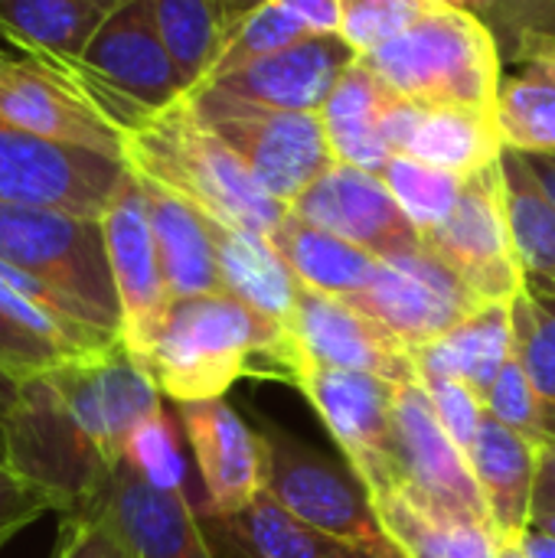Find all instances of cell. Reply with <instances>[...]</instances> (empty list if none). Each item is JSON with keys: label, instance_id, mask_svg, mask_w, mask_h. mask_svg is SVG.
<instances>
[{"label": "cell", "instance_id": "obj_1", "mask_svg": "<svg viewBox=\"0 0 555 558\" xmlns=\"http://www.w3.org/2000/svg\"><path fill=\"white\" fill-rule=\"evenodd\" d=\"M298 350L285 324H275L232 294L177 298L160 324L144 369L164 399H222L239 379H281L294 386Z\"/></svg>", "mask_w": 555, "mask_h": 558}, {"label": "cell", "instance_id": "obj_2", "mask_svg": "<svg viewBox=\"0 0 555 558\" xmlns=\"http://www.w3.org/2000/svg\"><path fill=\"white\" fill-rule=\"evenodd\" d=\"M124 160L137 177L173 190L226 226L272 239L288 216V206L255 183L226 141L193 114L186 98L128 128Z\"/></svg>", "mask_w": 555, "mask_h": 558}, {"label": "cell", "instance_id": "obj_3", "mask_svg": "<svg viewBox=\"0 0 555 558\" xmlns=\"http://www.w3.org/2000/svg\"><path fill=\"white\" fill-rule=\"evenodd\" d=\"M396 95L422 108H497L504 52L481 13L438 3L402 36L360 56Z\"/></svg>", "mask_w": 555, "mask_h": 558}, {"label": "cell", "instance_id": "obj_4", "mask_svg": "<svg viewBox=\"0 0 555 558\" xmlns=\"http://www.w3.org/2000/svg\"><path fill=\"white\" fill-rule=\"evenodd\" d=\"M0 262L49 284L82 320L121 340V304L101 219L0 203Z\"/></svg>", "mask_w": 555, "mask_h": 558}, {"label": "cell", "instance_id": "obj_5", "mask_svg": "<svg viewBox=\"0 0 555 558\" xmlns=\"http://www.w3.org/2000/svg\"><path fill=\"white\" fill-rule=\"evenodd\" d=\"M265 461V494L301 523L347 543L350 549L383 558H402L383 533L363 481L307 441L288 435L275 422H258Z\"/></svg>", "mask_w": 555, "mask_h": 558}, {"label": "cell", "instance_id": "obj_6", "mask_svg": "<svg viewBox=\"0 0 555 558\" xmlns=\"http://www.w3.org/2000/svg\"><path fill=\"white\" fill-rule=\"evenodd\" d=\"M186 105L226 141V147L255 177V183L288 209L337 163L317 111L258 108L219 98L203 88H193Z\"/></svg>", "mask_w": 555, "mask_h": 558}, {"label": "cell", "instance_id": "obj_7", "mask_svg": "<svg viewBox=\"0 0 555 558\" xmlns=\"http://www.w3.org/2000/svg\"><path fill=\"white\" fill-rule=\"evenodd\" d=\"M69 69L124 128V134L147 114L186 98V85L157 33L147 0H131L108 13L82 59L69 62Z\"/></svg>", "mask_w": 555, "mask_h": 558}, {"label": "cell", "instance_id": "obj_8", "mask_svg": "<svg viewBox=\"0 0 555 558\" xmlns=\"http://www.w3.org/2000/svg\"><path fill=\"white\" fill-rule=\"evenodd\" d=\"M7 468L39 484L62 517L79 513L111 471L72 418L49 373L20 383L16 405L7 422Z\"/></svg>", "mask_w": 555, "mask_h": 558}, {"label": "cell", "instance_id": "obj_9", "mask_svg": "<svg viewBox=\"0 0 555 558\" xmlns=\"http://www.w3.org/2000/svg\"><path fill=\"white\" fill-rule=\"evenodd\" d=\"M128 177L121 157L46 141L0 118V203L101 219Z\"/></svg>", "mask_w": 555, "mask_h": 558}, {"label": "cell", "instance_id": "obj_10", "mask_svg": "<svg viewBox=\"0 0 555 558\" xmlns=\"http://www.w3.org/2000/svg\"><path fill=\"white\" fill-rule=\"evenodd\" d=\"M422 239L481 304H514L523 291L500 160L471 173L448 222Z\"/></svg>", "mask_w": 555, "mask_h": 558}, {"label": "cell", "instance_id": "obj_11", "mask_svg": "<svg viewBox=\"0 0 555 558\" xmlns=\"http://www.w3.org/2000/svg\"><path fill=\"white\" fill-rule=\"evenodd\" d=\"M294 389L311 402L330 438L337 441L347 468L363 481L370 497L399 484L393 461V399L396 383L304 363L294 376Z\"/></svg>", "mask_w": 555, "mask_h": 558}, {"label": "cell", "instance_id": "obj_12", "mask_svg": "<svg viewBox=\"0 0 555 558\" xmlns=\"http://www.w3.org/2000/svg\"><path fill=\"white\" fill-rule=\"evenodd\" d=\"M0 118L46 141L124 160V128L62 62L43 56L7 59L0 65Z\"/></svg>", "mask_w": 555, "mask_h": 558}, {"label": "cell", "instance_id": "obj_13", "mask_svg": "<svg viewBox=\"0 0 555 558\" xmlns=\"http://www.w3.org/2000/svg\"><path fill=\"white\" fill-rule=\"evenodd\" d=\"M393 461H396V474L402 487L435 504L438 510H448L455 517H464L494 530L471 458L442 428L422 376L396 386Z\"/></svg>", "mask_w": 555, "mask_h": 558}, {"label": "cell", "instance_id": "obj_14", "mask_svg": "<svg viewBox=\"0 0 555 558\" xmlns=\"http://www.w3.org/2000/svg\"><path fill=\"white\" fill-rule=\"evenodd\" d=\"M350 304L379 320L409 350L438 340L481 307L471 288L429 245L379 262L373 281Z\"/></svg>", "mask_w": 555, "mask_h": 558}, {"label": "cell", "instance_id": "obj_15", "mask_svg": "<svg viewBox=\"0 0 555 558\" xmlns=\"http://www.w3.org/2000/svg\"><path fill=\"white\" fill-rule=\"evenodd\" d=\"M49 379L108 468L124 458L131 432L164 409V392L121 343L92 356H72L49 369Z\"/></svg>", "mask_w": 555, "mask_h": 558}, {"label": "cell", "instance_id": "obj_16", "mask_svg": "<svg viewBox=\"0 0 555 558\" xmlns=\"http://www.w3.org/2000/svg\"><path fill=\"white\" fill-rule=\"evenodd\" d=\"M101 229H105L111 278L121 304V347L134 363L144 366L173 298L160 268L147 199L134 170L121 186V193L111 199L108 213L101 216Z\"/></svg>", "mask_w": 555, "mask_h": 558}, {"label": "cell", "instance_id": "obj_17", "mask_svg": "<svg viewBox=\"0 0 555 558\" xmlns=\"http://www.w3.org/2000/svg\"><path fill=\"white\" fill-rule=\"evenodd\" d=\"M288 333L294 340L301 366L314 363L330 369L370 373L396 386L419 379L415 353L399 337H393L379 320H373L343 298L321 294L301 284L294 314L288 320Z\"/></svg>", "mask_w": 555, "mask_h": 558}, {"label": "cell", "instance_id": "obj_18", "mask_svg": "<svg viewBox=\"0 0 555 558\" xmlns=\"http://www.w3.org/2000/svg\"><path fill=\"white\" fill-rule=\"evenodd\" d=\"M79 513L98 517L134 558H216L190 497L154 487L124 458Z\"/></svg>", "mask_w": 555, "mask_h": 558}, {"label": "cell", "instance_id": "obj_19", "mask_svg": "<svg viewBox=\"0 0 555 558\" xmlns=\"http://www.w3.org/2000/svg\"><path fill=\"white\" fill-rule=\"evenodd\" d=\"M291 213L353 242L379 262L409 255L425 245L422 232L402 213L383 177L340 160L294 199Z\"/></svg>", "mask_w": 555, "mask_h": 558}, {"label": "cell", "instance_id": "obj_20", "mask_svg": "<svg viewBox=\"0 0 555 558\" xmlns=\"http://www.w3.org/2000/svg\"><path fill=\"white\" fill-rule=\"evenodd\" d=\"M357 59L360 52L340 33H314L229 75L206 78L196 88L258 108L321 111L340 75Z\"/></svg>", "mask_w": 555, "mask_h": 558}, {"label": "cell", "instance_id": "obj_21", "mask_svg": "<svg viewBox=\"0 0 555 558\" xmlns=\"http://www.w3.org/2000/svg\"><path fill=\"white\" fill-rule=\"evenodd\" d=\"M180 428L193 448L203 504L200 513H239L265 494V461L258 432L226 402H183L177 405Z\"/></svg>", "mask_w": 555, "mask_h": 558}, {"label": "cell", "instance_id": "obj_22", "mask_svg": "<svg viewBox=\"0 0 555 558\" xmlns=\"http://www.w3.org/2000/svg\"><path fill=\"white\" fill-rule=\"evenodd\" d=\"M383 137L393 154L412 157L461 177L500 160L507 150L497 111L484 108H422L402 95L383 118Z\"/></svg>", "mask_w": 555, "mask_h": 558}, {"label": "cell", "instance_id": "obj_23", "mask_svg": "<svg viewBox=\"0 0 555 558\" xmlns=\"http://www.w3.org/2000/svg\"><path fill=\"white\" fill-rule=\"evenodd\" d=\"M543 445L507 428L494 415L484 418L471 448V468L487 500L497 546H520L533 530V497Z\"/></svg>", "mask_w": 555, "mask_h": 558}, {"label": "cell", "instance_id": "obj_24", "mask_svg": "<svg viewBox=\"0 0 555 558\" xmlns=\"http://www.w3.org/2000/svg\"><path fill=\"white\" fill-rule=\"evenodd\" d=\"M504 72L497 95V124L504 144L520 154H555V36L523 33L504 46Z\"/></svg>", "mask_w": 555, "mask_h": 558}, {"label": "cell", "instance_id": "obj_25", "mask_svg": "<svg viewBox=\"0 0 555 558\" xmlns=\"http://www.w3.org/2000/svg\"><path fill=\"white\" fill-rule=\"evenodd\" d=\"M203 536L216 558H350V546L301 523L268 494L239 513H200Z\"/></svg>", "mask_w": 555, "mask_h": 558}, {"label": "cell", "instance_id": "obj_26", "mask_svg": "<svg viewBox=\"0 0 555 558\" xmlns=\"http://www.w3.org/2000/svg\"><path fill=\"white\" fill-rule=\"evenodd\" d=\"M137 180L147 199V216H150L170 298L177 301V298H200V294H226L206 216L173 190L147 177Z\"/></svg>", "mask_w": 555, "mask_h": 558}, {"label": "cell", "instance_id": "obj_27", "mask_svg": "<svg viewBox=\"0 0 555 558\" xmlns=\"http://www.w3.org/2000/svg\"><path fill=\"white\" fill-rule=\"evenodd\" d=\"M370 500L383 533L402 558H497L494 530L438 510L402 484Z\"/></svg>", "mask_w": 555, "mask_h": 558}, {"label": "cell", "instance_id": "obj_28", "mask_svg": "<svg viewBox=\"0 0 555 558\" xmlns=\"http://www.w3.org/2000/svg\"><path fill=\"white\" fill-rule=\"evenodd\" d=\"M396 92L363 62L357 59L334 92L327 95L324 108L317 111L330 141V150L340 163L379 173L393 157L383 137V118L396 105Z\"/></svg>", "mask_w": 555, "mask_h": 558}, {"label": "cell", "instance_id": "obj_29", "mask_svg": "<svg viewBox=\"0 0 555 558\" xmlns=\"http://www.w3.org/2000/svg\"><path fill=\"white\" fill-rule=\"evenodd\" d=\"M206 226L213 235L226 294L239 298L262 317L288 327L298 294H301V281L294 278L288 262L278 255L272 239L249 232V229L226 226L213 216H206Z\"/></svg>", "mask_w": 555, "mask_h": 558}, {"label": "cell", "instance_id": "obj_30", "mask_svg": "<svg viewBox=\"0 0 555 558\" xmlns=\"http://www.w3.org/2000/svg\"><path fill=\"white\" fill-rule=\"evenodd\" d=\"M412 353L419 376L458 379L484 399L514 356V304H481L458 327Z\"/></svg>", "mask_w": 555, "mask_h": 558}, {"label": "cell", "instance_id": "obj_31", "mask_svg": "<svg viewBox=\"0 0 555 558\" xmlns=\"http://www.w3.org/2000/svg\"><path fill=\"white\" fill-rule=\"evenodd\" d=\"M507 219L523 271V288L533 294L555 298V199L520 150L500 154Z\"/></svg>", "mask_w": 555, "mask_h": 558}, {"label": "cell", "instance_id": "obj_32", "mask_svg": "<svg viewBox=\"0 0 555 558\" xmlns=\"http://www.w3.org/2000/svg\"><path fill=\"white\" fill-rule=\"evenodd\" d=\"M272 245L278 248V255L288 262V268L294 271V278L304 288L334 294L343 301L360 294L379 271L376 255L357 248L353 242H347L327 229L304 222L291 209L281 219V226L272 232Z\"/></svg>", "mask_w": 555, "mask_h": 558}, {"label": "cell", "instance_id": "obj_33", "mask_svg": "<svg viewBox=\"0 0 555 558\" xmlns=\"http://www.w3.org/2000/svg\"><path fill=\"white\" fill-rule=\"evenodd\" d=\"M105 16L92 0H0V33L26 56L62 65L82 59Z\"/></svg>", "mask_w": 555, "mask_h": 558}, {"label": "cell", "instance_id": "obj_34", "mask_svg": "<svg viewBox=\"0 0 555 558\" xmlns=\"http://www.w3.org/2000/svg\"><path fill=\"white\" fill-rule=\"evenodd\" d=\"M157 33L186 85V95L206 82L226 49V33L209 0H147Z\"/></svg>", "mask_w": 555, "mask_h": 558}, {"label": "cell", "instance_id": "obj_35", "mask_svg": "<svg viewBox=\"0 0 555 558\" xmlns=\"http://www.w3.org/2000/svg\"><path fill=\"white\" fill-rule=\"evenodd\" d=\"M379 177L422 235L448 222L468 180L461 173H451V170H442L412 157H399V154L386 160Z\"/></svg>", "mask_w": 555, "mask_h": 558}, {"label": "cell", "instance_id": "obj_36", "mask_svg": "<svg viewBox=\"0 0 555 558\" xmlns=\"http://www.w3.org/2000/svg\"><path fill=\"white\" fill-rule=\"evenodd\" d=\"M514 350L540 396L550 445H555V298L520 291L514 301Z\"/></svg>", "mask_w": 555, "mask_h": 558}, {"label": "cell", "instance_id": "obj_37", "mask_svg": "<svg viewBox=\"0 0 555 558\" xmlns=\"http://www.w3.org/2000/svg\"><path fill=\"white\" fill-rule=\"evenodd\" d=\"M304 36H314V33H311L291 10H285L278 0H272V3H265L262 10H255V13L229 36V43H226L219 62L213 65V72H209L206 78L229 75V72H236V69H242V65H249V62H255V59H262V56H272V52H278V49H285V46H291V43H298V39H304Z\"/></svg>", "mask_w": 555, "mask_h": 558}, {"label": "cell", "instance_id": "obj_38", "mask_svg": "<svg viewBox=\"0 0 555 558\" xmlns=\"http://www.w3.org/2000/svg\"><path fill=\"white\" fill-rule=\"evenodd\" d=\"M442 0H340V36L360 52H373L402 36Z\"/></svg>", "mask_w": 555, "mask_h": 558}, {"label": "cell", "instance_id": "obj_39", "mask_svg": "<svg viewBox=\"0 0 555 558\" xmlns=\"http://www.w3.org/2000/svg\"><path fill=\"white\" fill-rule=\"evenodd\" d=\"M124 461L154 487L186 494V464L180 454L177 425L164 409L131 432L124 445Z\"/></svg>", "mask_w": 555, "mask_h": 558}, {"label": "cell", "instance_id": "obj_40", "mask_svg": "<svg viewBox=\"0 0 555 558\" xmlns=\"http://www.w3.org/2000/svg\"><path fill=\"white\" fill-rule=\"evenodd\" d=\"M484 409L487 415H494L497 422H504L507 428L527 435L536 445H550L546 435V422H543V409H540V396L514 350V356L504 363V369L497 373V379L491 383V389L484 392Z\"/></svg>", "mask_w": 555, "mask_h": 558}, {"label": "cell", "instance_id": "obj_41", "mask_svg": "<svg viewBox=\"0 0 555 558\" xmlns=\"http://www.w3.org/2000/svg\"><path fill=\"white\" fill-rule=\"evenodd\" d=\"M429 396H432V405H435V415L442 422V428L451 435V441L471 454L478 435H481V425L487 418V409H484V399L458 383V379H438V376H422Z\"/></svg>", "mask_w": 555, "mask_h": 558}, {"label": "cell", "instance_id": "obj_42", "mask_svg": "<svg viewBox=\"0 0 555 558\" xmlns=\"http://www.w3.org/2000/svg\"><path fill=\"white\" fill-rule=\"evenodd\" d=\"M65 360H72L65 350L26 330L23 324H16L13 317L0 311V369H7L16 379H29V376L56 369Z\"/></svg>", "mask_w": 555, "mask_h": 558}, {"label": "cell", "instance_id": "obj_43", "mask_svg": "<svg viewBox=\"0 0 555 558\" xmlns=\"http://www.w3.org/2000/svg\"><path fill=\"white\" fill-rule=\"evenodd\" d=\"M49 510H56V504L39 484L0 464V549Z\"/></svg>", "mask_w": 555, "mask_h": 558}, {"label": "cell", "instance_id": "obj_44", "mask_svg": "<svg viewBox=\"0 0 555 558\" xmlns=\"http://www.w3.org/2000/svg\"><path fill=\"white\" fill-rule=\"evenodd\" d=\"M478 13L497 33L500 52L523 33L555 29V0H484Z\"/></svg>", "mask_w": 555, "mask_h": 558}, {"label": "cell", "instance_id": "obj_45", "mask_svg": "<svg viewBox=\"0 0 555 558\" xmlns=\"http://www.w3.org/2000/svg\"><path fill=\"white\" fill-rule=\"evenodd\" d=\"M52 558H134L98 517H62Z\"/></svg>", "mask_w": 555, "mask_h": 558}, {"label": "cell", "instance_id": "obj_46", "mask_svg": "<svg viewBox=\"0 0 555 558\" xmlns=\"http://www.w3.org/2000/svg\"><path fill=\"white\" fill-rule=\"evenodd\" d=\"M311 33H340V0H278Z\"/></svg>", "mask_w": 555, "mask_h": 558}, {"label": "cell", "instance_id": "obj_47", "mask_svg": "<svg viewBox=\"0 0 555 558\" xmlns=\"http://www.w3.org/2000/svg\"><path fill=\"white\" fill-rule=\"evenodd\" d=\"M555 513V445H546L540 454L536 474V497H533V520Z\"/></svg>", "mask_w": 555, "mask_h": 558}, {"label": "cell", "instance_id": "obj_48", "mask_svg": "<svg viewBox=\"0 0 555 558\" xmlns=\"http://www.w3.org/2000/svg\"><path fill=\"white\" fill-rule=\"evenodd\" d=\"M213 3V10H216V16H219V26H222V33H226V43H229V36L255 13V10H262L265 3H272V0H209Z\"/></svg>", "mask_w": 555, "mask_h": 558}, {"label": "cell", "instance_id": "obj_49", "mask_svg": "<svg viewBox=\"0 0 555 558\" xmlns=\"http://www.w3.org/2000/svg\"><path fill=\"white\" fill-rule=\"evenodd\" d=\"M20 383L23 379L0 369V464H7V422H10V412H13L16 396H20Z\"/></svg>", "mask_w": 555, "mask_h": 558}, {"label": "cell", "instance_id": "obj_50", "mask_svg": "<svg viewBox=\"0 0 555 558\" xmlns=\"http://www.w3.org/2000/svg\"><path fill=\"white\" fill-rule=\"evenodd\" d=\"M523 553L530 558H555V536H550V533H543V530H530L527 536H523Z\"/></svg>", "mask_w": 555, "mask_h": 558}, {"label": "cell", "instance_id": "obj_51", "mask_svg": "<svg viewBox=\"0 0 555 558\" xmlns=\"http://www.w3.org/2000/svg\"><path fill=\"white\" fill-rule=\"evenodd\" d=\"M530 157V163H533V170L540 173V180L546 183V190L553 193L555 199V160L550 154H527Z\"/></svg>", "mask_w": 555, "mask_h": 558}, {"label": "cell", "instance_id": "obj_52", "mask_svg": "<svg viewBox=\"0 0 555 558\" xmlns=\"http://www.w3.org/2000/svg\"><path fill=\"white\" fill-rule=\"evenodd\" d=\"M101 13H114V10H121V7H128L131 0H92Z\"/></svg>", "mask_w": 555, "mask_h": 558}, {"label": "cell", "instance_id": "obj_53", "mask_svg": "<svg viewBox=\"0 0 555 558\" xmlns=\"http://www.w3.org/2000/svg\"><path fill=\"white\" fill-rule=\"evenodd\" d=\"M533 526L543 530V533H550V536H555V513H550V517H536Z\"/></svg>", "mask_w": 555, "mask_h": 558}, {"label": "cell", "instance_id": "obj_54", "mask_svg": "<svg viewBox=\"0 0 555 558\" xmlns=\"http://www.w3.org/2000/svg\"><path fill=\"white\" fill-rule=\"evenodd\" d=\"M497 558H530L523 546H497Z\"/></svg>", "mask_w": 555, "mask_h": 558}, {"label": "cell", "instance_id": "obj_55", "mask_svg": "<svg viewBox=\"0 0 555 558\" xmlns=\"http://www.w3.org/2000/svg\"><path fill=\"white\" fill-rule=\"evenodd\" d=\"M350 558H383V556H373V553H360V549H353Z\"/></svg>", "mask_w": 555, "mask_h": 558}, {"label": "cell", "instance_id": "obj_56", "mask_svg": "<svg viewBox=\"0 0 555 558\" xmlns=\"http://www.w3.org/2000/svg\"><path fill=\"white\" fill-rule=\"evenodd\" d=\"M442 3H455V7H461V3H458V0H442Z\"/></svg>", "mask_w": 555, "mask_h": 558}, {"label": "cell", "instance_id": "obj_57", "mask_svg": "<svg viewBox=\"0 0 555 558\" xmlns=\"http://www.w3.org/2000/svg\"><path fill=\"white\" fill-rule=\"evenodd\" d=\"M3 62H7V56H3V49H0V65H3Z\"/></svg>", "mask_w": 555, "mask_h": 558}, {"label": "cell", "instance_id": "obj_58", "mask_svg": "<svg viewBox=\"0 0 555 558\" xmlns=\"http://www.w3.org/2000/svg\"><path fill=\"white\" fill-rule=\"evenodd\" d=\"M550 157H553V160H555V154H550Z\"/></svg>", "mask_w": 555, "mask_h": 558}, {"label": "cell", "instance_id": "obj_59", "mask_svg": "<svg viewBox=\"0 0 555 558\" xmlns=\"http://www.w3.org/2000/svg\"><path fill=\"white\" fill-rule=\"evenodd\" d=\"M550 36H555V29H553V33H550Z\"/></svg>", "mask_w": 555, "mask_h": 558}]
</instances>
